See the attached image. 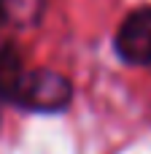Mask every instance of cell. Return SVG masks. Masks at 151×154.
Segmentation results:
<instances>
[{"label": "cell", "mask_w": 151, "mask_h": 154, "mask_svg": "<svg viewBox=\"0 0 151 154\" xmlns=\"http://www.w3.org/2000/svg\"><path fill=\"white\" fill-rule=\"evenodd\" d=\"M73 100V84L57 70H24L11 106L38 114H59Z\"/></svg>", "instance_id": "obj_1"}, {"label": "cell", "mask_w": 151, "mask_h": 154, "mask_svg": "<svg viewBox=\"0 0 151 154\" xmlns=\"http://www.w3.org/2000/svg\"><path fill=\"white\" fill-rule=\"evenodd\" d=\"M113 51L132 68L151 65V5H140L124 16L113 38Z\"/></svg>", "instance_id": "obj_2"}, {"label": "cell", "mask_w": 151, "mask_h": 154, "mask_svg": "<svg viewBox=\"0 0 151 154\" xmlns=\"http://www.w3.org/2000/svg\"><path fill=\"white\" fill-rule=\"evenodd\" d=\"M22 76H24V65H22L19 49L14 43H5L0 49V100L3 103H8V106L14 103Z\"/></svg>", "instance_id": "obj_3"}, {"label": "cell", "mask_w": 151, "mask_h": 154, "mask_svg": "<svg viewBox=\"0 0 151 154\" xmlns=\"http://www.w3.org/2000/svg\"><path fill=\"white\" fill-rule=\"evenodd\" d=\"M3 19H11L16 24H38L43 0H0Z\"/></svg>", "instance_id": "obj_4"}, {"label": "cell", "mask_w": 151, "mask_h": 154, "mask_svg": "<svg viewBox=\"0 0 151 154\" xmlns=\"http://www.w3.org/2000/svg\"><path fill=\"white\" fill-rule=\"evenodd\" d=\"M0 127H3V100H0Z\"/></svg>", "instance_id": "obj_5"}, {"label": "cell", "mask_w": 151, "mask_h": 154, "mask_svg": "<svg viewBox=\"0 0 151 154\" xmlns=\"http://www.w3.org/2000/svg\"><path fill=\"white\" fill-rule=\"evenodd\" d=\"M0 22H3V8H0Z\"/></svg>", "instance_id": "obj_6"}]
</instances>
